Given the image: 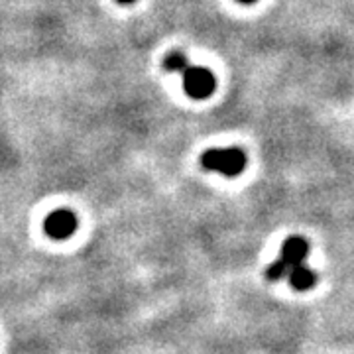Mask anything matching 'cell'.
Returning <instances> with one entry per match:
<instances>
[{
  "label": "cell",
  "instance_id": "1",
  "mask_svg": "<svg viewBox=\"0 0 354 354\" xmlns=\"http://www.w3.org/2000/svg\"><path fill=\"white\" fill-rule=\"evenodd\" d=\"M201 164L209 171L234 177L246 167V153L241 148H213L201 156Z\"/></svg>",
  "mask_w": 354,
  "mask_h": 354
},
{
  "label": "cell",
  "instance_id": "2",
  "mask_svg": "<svg viewBox=\"0 0 354 354\" xmlns=\"http://www.w3.org/2000/svg\"><path fill=\"white\" fill-rule=\"evenodd\" d=\"M181 75H183V88L191 99H207L215 93V75L207 67L189 65Z\"/></svg>",
  "mask_w": 354,
  "mask_h": 354
},
{
  "label": "cell",
  "instance_id": "3",
  "mask_svg": "<svg viewBox=\"0 0 354 354\" xmlns=\"http://www.w3.org/2000/svg\"><path fill=\"white\" fill-rule=\"evenodd\" d=\"M46 232L50 234L51 239H57V241H64L69 239L77 228V216L67 211V209H59V211H53L46 223H44Z\"/></svg>",
  "mask_w": 354,
  "mask_h": 354
},
{
  "label": "cell",
  "instance_id": "4",
  "mask_svg": "<svg viewBox=\"0 0 354 354\" xmlns=\"http://www.w3.org/2000/svg\"><path fill=\"white\" fill-rule=\"evenodd\" d=\"M307 254H309V242L301 239V236H291L281 246V260L288 264V268L305 264Z\"/></svg>",
  "mask_w": 354,
  "mask_h": 354
},
{
  "label": "cell",
  "instance_id": "5",
  "mask_svg": "<svg viewBox=\"0 0 354 354\" xmlns=\"http://www.w3.org/2000/svg\"><path fill=\"white\" fill-rule=\"evenodd\" d=\"M288 279H290V283L295 288V290H309V288H313L317 281V276L313 270H309L305 264H297V266H291L290 270H288Z\"/></svg>",
  "mask_w": 354,
  "mask_h": 354
},
{
  "label": "cell",
  "instance_id": "6",
  "mask_svg": "<svg viewBox=\"0 0 354 354\" xmlns=\"http://www.w3.org/2000/svg\"><path fill=\"white\" fill-rule=\"evenodd\" d=\"M187 67H189V62H187L185 53H181V51H171L164 59V69L169 71V73H179L181 75Z\"/></svg>",
  "mask_w": 354,
  "mask_h": 354
},
{
  "label": "cell",
  "instance_id": "7",
  "mask_svg": "<svg viewBox=\"0 0 354 354\" xmlns=\"http://www.w3.org/2000/svg\"><path fill=\"white\" fill-rule=\"evenodd\" d=\"M288 264L279 258V260H276L274 264L268 268V279H272V281H276V279H281L288 276Z\"/></svg>",
  "mask_w": 354,
  "mask_h": 354
},
{
  "label": "cell",
  "instance_id": "8",
  "mask_svg": "<svg viewBox=\"0 0 354 354\" xmlns=\"http://www.w3.org/2000/svg\"><path fill=\"white\" fill-rule=\"evenodd\" d=\"M116 2H120V4H132V2H136V0H116Z\"/></svg>",
  "mask_w": 354,
  "mask_h": 354
},
{
  "label": "cell",
  "instance_id": "9",
  "mask_svg": "<svg viewBox=\"0 0 354 354\" xmlns=\"http://www.w3.org/2000/svg\"><path fill=\"white\" fill-rule=\"evenodd\" d=\"M239 2H242V4H254L256 0H239Z\"/></svg>",
  "mask_w": 354,
  "mask_h": 354
}]
</instances>
